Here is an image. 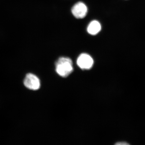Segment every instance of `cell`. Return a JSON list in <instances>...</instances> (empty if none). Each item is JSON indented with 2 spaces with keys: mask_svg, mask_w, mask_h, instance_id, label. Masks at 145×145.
<instances>
[{
  "mask_svg": "<svg viewBox=\"0 0 145 145\" xmlns=\"http://www.w3.org/2000/svg\"><path fill=\"white\" fill-rule=\"evenodd\" d=\"M101 29V24L96 20L91 21L87 27V31L89 34L91 35H96L98 34Z\"/></svg>",
  "mask_w": 145,
  "mask_h": 145,
  "instance_id": "obj_5",
  "label": "cell"
},
{
  "mask_svg": "<svg viewBox=\"0 0 145 145\" xmlns=\"http://www.w3.org/2000/svg\"><path fill=\"white\" fill-rule=\"evenodd\" d=\"M114 145H130L129 143L125 142H118L116 143Z\"/></svg>",
  "mask_w": 145,
  "mask_h": 145,
  "instance_id": "obj_6",
  "label": "cell"
},
{
  "mask_svg": "<svg viewBox=\"0 0 145 145\" xmlns=\"http://www.w3.org/2000/svg\"><path fill=\"white\" fill-rule=\"evenodd\" d=\"M88 10L87 7L85 3L79 2L73 6L71 9V12L75 18L83 19L86 16Z\"/></svg>",
  "mask_w": 145,
  "mask_h": 145,
  "instance_id": "obj_4",
  "label": "cell"
},
{
  "mask_svg": "<svg viewBox=\"0 0 145 145\" xmlns=\"http://www.w3.org/2000/svg\"><path fill=\"white\" fill-rule=\"evenodd\" d=\"M56 71L60 76L65 78L73 71L72 61L67 57L60 58L56 63Z\"/></svg>",
  "mask_w": 145,
  "mask_h": 145,
  "instance_id": "obj_1",
  "label": "cell"
},
{
  "mask_svg": "<svg viewBox=\"0 0 145 145\" xmlns=\"http://www.w3.org/2000/svg\"><path fill=\"white\" fill-rule=\"evenodd\" d=\"M77 65L83 70L89 69L93 66V60L90 55L86 53H82L78 57Z\"/></svg>",
  "mask_w": 145,
  "mask_h": 145,
  "instance_id": "obj_2",
  "label": "cell"
},
{
  "mask_svg": "<svg viewBox=\"0 0 145 145\" xmlns=\"http://www.w3.org/2000/svg\"><path fill=\"white\" fill-rule=\"evenodd\" d=\"M24 82L27 88L31 90H37L40 86V83L39 78L32 73H28L26 75Z\"/></svg>",
  "mask_w": 145,
  "mask_h": 145,
  "instance_id": "obj_3",
  "label": "cell"
}]
</instances>
